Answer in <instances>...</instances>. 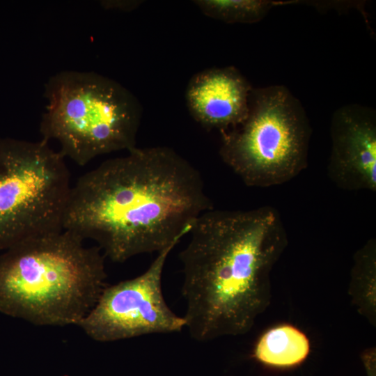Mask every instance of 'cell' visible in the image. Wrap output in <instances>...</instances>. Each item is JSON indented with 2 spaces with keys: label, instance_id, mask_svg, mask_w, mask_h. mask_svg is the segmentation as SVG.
I'll return each instance as SVG.
<instances>
[{
  "label": "cell",
  "instance_id": "cell-5",
  "mask_svg": "<svg viewBox=\"0 0 376 376\" xmlns=\"http://www.w3.org/2000/svg\"><path fill=\"white\" fill-rule=\"evenodd\" d=\"M221 134L222 160L248 186L281 185L307 166L309 123L284 86L252 88L246 118Z\"/></svg>",
  "mask_w": 376,
  "mask_h": 376
},
{
  "label": "cell",
  "instance_id": "cell-12",
  "mask_svg": "<svg viewBox=\"0 0 376 376\" xmlns=\"http://www.w3.org/2000/svg\"><path fill=\"white\" fill-rule=\"evenodd\" d=\"M206 16L226 23H255L274 4L266 0H197L193 1Z\"/></svg>",
  "mask_w": 376,
  "mask_h": 376
},
{
  "label": "cell",
  "instance_id": "cell-11",
  "mask_svg": "<svg viewBox=\"0 0 376 376\" xmlns=\"http://www.w3.org/2000/svg\"><path fill=\"white\" fill-rule=\"evenodd\" d=\"M349 292L357 311L373 325L376 319V244L370 239L354 258Z\"/></svg>",
  "mask_w": 376,
  "mask_h": 376
},
{
  "label": "cell",
  "instance_id": "cell-3",
  "mask_svg": "<svg viewBox=\"0 0 376 376\" xmlns=\"http://www.w3.org/2000/svg\"><path fill=\"white\" fill-rule=\"evenodd\" d=\"M66 230L21 242L0 256V312L36 325H77L107 285L97 246Z\"/></svg>",
  "mask_w": 376,
  "mask_h": 376
},
{
  "label": "cell",
  "instance_id": "cell-4",
  "mask_svg": "<svg viewBox=\"0 0 376 376\" xmlns=\"http://www.w3.org/2000/svg\"><path fill=\"white\" fill-rule=\"evenodd\" d=\"M48 101L40 130L79 166L136 147L142 116L136 97L116 81L93 72L63 71L45 86Z\"/></svg>",
  "mask_w": 376,
  "mask_h": 376
},
{
  "label": "cell",
  "instance_id": "cell-8",
  "mask_svg": "<svg viewBox=\"0 0 376 376\" xmlns=\"http://www.w3.org/2000/svg\"><path fill=\"white\" fill-rule=\"evenodd\" d=\"M328 175L346 190H376V121L372 110L358 105L340 108L331 125Z\"/></svg>",
  "mask_w": 376,
  "mask_h": 376
},
{
  "label": "cell",
  "instance_id": "cell-10",
  "mask_svg": "<svg viewBox=\"0 0 376 376\" xmlns=\"http://www.w3.org/2000/svg\"><path fill=\"white\" fill-rule=\"evenodd\" d=\"M310 352L306 335L290 324H281L267 330L258 340L254 357L262 363L289 368L303 362Z\"/></svg>",
  "mask_w": 376,
  "mask_h": 376
},
{
  "label": "cell",
  "instance_id": "cell-7",
  "mask_svg": "<svg viewBox=\"0 0 376 376\" xmlns=\"http://www.w3.org/2000/svg\"><path fill=\"white\" fill-rule=\"evenodd\" d=\"M175 246L159 252L141 274L107 285L78 327L93 340L102 343L180 332L185 328V318L169 308L162 292L164 265Z\"/></svg>",
  "mask_w": 376,
  "mask_h": 376
},
{
  "label": "cell",
  "instance_id": "cell-14",
  "mask_svg": "<svg viewBox=\"0 0 376 376\" xmlns=\"http://www.w3.org/2000/svg\"><path fill=\"white\" fill-rule=\"evenodd\" d=\"M102 6L105 8H116L123 10H132L137 8L142 1H105Z\"/></svg>",
  "mask_w": 376,
  "mask_h": 376
},
{
  "label": "cell",
  "instance_id": "cell-6",
  "mask_svg": "<svg viewBox=\"0 0 376 376\" xmlns=\"http://www.w3.org/2000/svg\"><path fill=\"white\" fill-rule=\"evenodd\" d=\"M64 159L44 140L0 138V250L63 230L72 187Z\"/></svg>",
  "mask_w": 376,
  "mask_h": 376
},
{
  "label": "cell",
  "instance_id": "cell-13",
  "mask_svg": "<svg viewBox=\"0 0 376 376\" xmlns=\"http://www.w3.org/2000/svg\"><path fill=\"white\" fill-rule=\"evenodd\" d=\"M361 358L366 376H376L375 347H372L363 351Z\"/></svg>",
  "mask_w": 376,
  "mask_h": 376
},
{
  "label": "cell",
  "instance_id": "cell-1",
  "mask_svg": "<svg viewBox=\"0 0 376 376\" xmlns=\"http://www.w3.org/2000/svg\"><path fill=\"white\" fill-rule=\"evenodd\" d=\"M213 208L199 172L171 148H136L72 185L63 229L123 263L176 245Z\"/></svg>",
  "mask_w": 376,
  "mask_h": 376
},
{
  "label": "cell",
  "instance_id": "cell-9",
  "mask_svg": "<svg viewBox=\"0 0 376 376\" xmlns=\"http://www.w3.org/2000/svg\"><path fill=\"white\" fill-rule=\"evenodd\" d=\"M252 89L233 66L213 68L194 75L186 89L188 110L203 127L221 132L235 127L247 116Z\"/></svg>",
  "mask_w": 376,
  "mask_h": 376
},
{
  "label": "cell",
  "instance_id": "cell-2",
  "mask_svg": "<svg viewBox=\"0 0 376 376\" xmlns=\"http://www.w3.org/2000/svg\"><path fill=\"white\" fill-rule=\"evenodd\" d=\"M180 253L185 327L198 342L248 333L272 300L271 272L288 245L278 212L213 208Z\"/></svg>",
  "mask_w": 376,
  "mask_h": 376
}]
</instances>
